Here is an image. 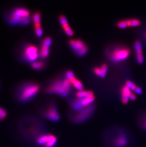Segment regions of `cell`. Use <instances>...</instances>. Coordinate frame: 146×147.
Listing matches in <instances>:
<instances>
[{
	"label": "cell",
	"mask_w": 146,
	"mask_h": 147,
	"mask_svg": "<svg viewBox=\"0 0 146 147\" xmlns=\"http://www.w3.org/2000/svg\"><path fill=\"white\" fill-rule=\"evenodd\" d=\"M18 133L27 144L34 145L39 136L47 132V126L42 119L34 115L21 119L17 126Z\"/></svg>",
	"instance_id": "cell-1"
},
{
	"label": "cell",
	"mask_w": 146,
	"mask_h": 147,
	"mask_svg": "<svg viewBox=\"0 0 146 147\" xmlns=\"http://www.w3.org/2000/svg\"><path fill=\"white\" fill-rule=\"evenodd\" d=\"M40 85L34 81H29L21 82L15 88L14 97L19 104H28L32 101L40 91Z\"/></svg>",
	"instance_id": "cell-2"
},
{
	"label": "cell",
	"mask_w": 146,
	"mask_h": 147,
	"mask_svg": "<svg viewBox=\"0 0 146 147\" xmlns=\"http://www.w3.org/2000/svg\"><path fill=\"white\" fill-rule=\"evenodd\" d=\"M6 23L11 26H25L32 21V16L29 10L22 6H17L10 9L4 14Z\"/></svg>",
	"instance_id": "cell-3"
},
{
	"label": "cell",
	"mask_w": 146,
	"mask_h": 147,
	"mask_svg": "<svg viewBox=\"0 0 146 147\" xmlns=\"http://www.w3.org/2000/svg\"><path fill=\"white\" fill-rule=\"evenodd\" d=\"M17 59L24 63H31L39 57V49L32 43L24 42L18 46L16 50Z\"/></svg>",
	"instance_id": "cell-4"
},
{
	"label": "cell",
	"mask_w": 146,
	"mask_h": 147,
	"mask_svg": "<svg viewBox=\"0 0 146 147\" xmlns=\"http://www.w3.org/2000/svg\"><path fill=\"white\" fill-rule=\"evenodd\" d=\"M72 84L68 79L57 80L51 82L45 89L47 94H55L61 97H66L70 92Z\"/></svg>",
	"instance_id": "cell-5"
},
{
	"label": "cell",
	"mask_w": 146,
	"mask_h": 147,
	"mask_svg": "<svg viewBox=\"0 0 146 147\" xmlns=\"http://www.w3.org/2000/svg\"><path fill=\"white\" fill-rule=\"evenodd\" d=\"M38 111L41 116L51 122H59L61 119L57 106L53 101H48L39 106Z\"/></svg>",
	"instance_id": "cell-6"
},
{
	"label": "cell",
	"mask_w": 146,
	"mask_h": 147,
	"mask_svg": "<svg viewBox=\"0 0 146 147\" xmlns=\"http://www.w3.org/2000/svg\"><path fill=\"white\" fill-rule=\"evenodd\" d=\"M95 111V107L93 104L85 107L80 111H74L69 113V119L76 124H81L85 122L92 116Z\"/></svg>",
	"instance_id": "cell-7"
},
{
	"label": "cell",
	"mask_w": 146,
	"mask_h": 147,
	"mask_svg": "<svg viewBox=\"0 0 146 147\" xmlns=\"http://www.w3.org/2000/svg\"><path fill=\"white\" fill-rule=\"evenodd\" d=\"M130 49L125 46H118L113 48L108 53L109 59L115 63H119L126 60L130 56Z\"/></svg>",
	"instance_id": "cell-8"
},
{
	"label": "cell",
	"mask_w": 146,
	"mask_h": 147,
	"mask_svg": "<svg viewBox=\"0 0 146 147\" xmlns=\"http://www.w3.org/2000/svg\"><path fill=\"white\" fill-rule=\"evenodd\" d=\"M58 139L53 134L48 132L39 136L34 143L35 147H56Z\"/></svg>",
	"instance_id": "cell-9"
},
{
	"label": "cell",
	"mask_w": 146,
	"mask_h": 147,
	"mask_svg": "<svg viewBox=\"0 0 146 147\" xmlns=\"http://www.w3.org/2000/svg\"><path fill=\"white\" fill-rule=\"evenodd\" d=\"M71 48L79 56H83L87 53L88 48L84 42L79 39H72L69 41Z\"/></svg>",
	"instance_id": "cell-10"
},
{
	"label": "cell",
	"mask_w": 146,
	"mask_h": 147,
	"mask_svg": "<svg viewBox=\"0 0 146 147\" xmlns=\"http://www.w3.org/2000/svg\"><path fill=\"white\" fill-rule=\"evenodd\" d=\"M52 43V39L50 37H47L43 39L39 48V57L41 59L47 58L50 53V47Z\"/></svg>",
	"instance_id": "cell-11"
},
{
	"label": "cell",
	"mask_w": 146,
	"mask_h": 147,
	"mask_svg": "<svg viewBox=\"0 0 146 147\" xmlns=\"http://www.w3.org/2000/svg\"><path fill=\"white\" fill-rule=\"evenodd\" d=\"M112 140L111 143L113 147H126L128 144V138L126 133H119Z\"/></svg>",
	"instance_id": "cell-12"
},
{
	"label": "cell",
	"mask_w": 146,
	"mask_h": 147,
	"mask_svg": "<svg viewBox=\"0 0 146 147\" xmlns=\"http://www.w3.org/2000/svg\"><path fill=\"white\" fill-rule=\"evenodd\" d=\"M59 21L65 33L68 36L73 35L74 32L69 25L66 17L65 16H60L59 17Z\"/></svg>",
	"instance_id": "cell-13"
},
{
	"label": "cell",
	"mask_w": 146,
	"mask_h": 147,
	"mask_svg": "<svg viewBox=\"0 0 146 147\" xmlns=\"http://www.w3.org/2000/svg\"><path fill=\"white\" fill-rule=\"evenodd\" d=\"M136 59L138 63L142 64L144 61V57L142 51V45L139 40H137L134 43Z\"/></svg>",
	"instance_id": "cell-14"
},
{
	"label": "cell",
	"mask_w": 146,
	"mask_h": 147,
	"mask_svg": "<svg viewBox=\"0 0 146 147\" xmlns=\"http://www.w3.org/2000/svg\"><path fill=\"white\" fill-rule=\"evenodd\" d=\"M131 93V90L127 86L125 85L123 87L121 90V100L123 103L126 104L128 103Z\"/></svg>",
	"instance_id": "cell-15"
},
{
	"label": "cell",
	"mask_w": 146,
	"mask_h": 147,
	"mask_svg": "<svg viewBox=\"0 0 146 147\" xmlns=\"http://www.w3.org/2000/svg\"><path fill=\"white\" fill-rule=\"evenodd\" d=\"M77 98L79 103L83 108L92 104V103L94 102V100H95L94 95L83 98Z\"/></svg>",
	"instance_id": "cell-16"
},
{
	"label": "cell",
	"mask_w": 146,
	"mask_h": 147,
	"mask_svg": "<svg viewBox=\"0 0 146 147\" xmlns=\"http://www.w3.org/2000/svg\"><path fill=\"white\" fill-rule=\"evenodd\" d=\"M30 66L35 71H40L46 68V63L42 60H36L30 64Z\"/></svg>",
	"instance_id": "cell-17"
},
{
	"label": "cell",
	"mask_w": 146,
	"mask_h": 147,
	"mask_svg": "<svg viewBox=\"0 0 146 147\" xmlns=\"http://www.w3.org/2000/svg\"><path fill=\"white\" fill-rule=\"evenodd\" d=\"M41 20H42V14L40 11H36L32 14V21L33 22L34 29L42 27Z\"/></svg>",
	"instance_id": "cell-18"
},
{
	"label": "cell",
	"mask_w": 146,
	"mask_h": 147,
	"mask_svg": "<svg viewBox=\"0 0 146 147\" xmlns=\"http://www.w3.org/2000/svg\"><path fill=\"white\" fill-rule=\"evenodd\" d=\"M69 81L70 82L72 85L74 86V87L76 88L78 91L83 90L84 86H83V84L79 80L77 79L75 77Z\"/></svg>",
	"instance_id": "cell-19"
},
{
	"label": "cell",
	"mask_w": 146,
	"mask_h": 147,
	"mask_svg": "<svg viewBox=\"0 0 146 147\" xmlns=\"http://www.w3.org/2000/svg\"><path fill=\"white\" fill-rule=\"evenodd\" d=\"M76 97L78 98H84L93 96V92L91 91H87V90H79L76 93Z\"/></svg>",
	"instance_id": "cell-20"
},
{
	"label": "cell",
	"mask_w": 146,
	"mask_h": 147,
	"mask_svg": "<svg viewBox=\"0 0 146 147\" xmlns=\"http://www.w3.org/2000/svg\"><path fill=\"white\" fill-rule=\"evenodd\" d=\"M128 26L130 27H136L139 26L141 24V22L139 20L136 19L127 20Z\"/></svg>",
	"instance_id": "cell-21"
},
{
	"label": "cell",
	"mask_w": 146,
	"mask_h": 147,
	"mask_svg": "<svg viewBox=\"0 0 146 147\" xmlns=\"http://www.w3.org/2000/svg\"><path fill=\"white\" fill-rule=\"evenodd\" d=\"M8 115V113L6 110L0 106V121H3L5 119Z\"/></svg>",
	"instance_id": "cell-22"
},
{
	"label": "cell",
	"mask_w": 146,
	"mask_h": 147,
	"mask_svg": "<svg viewBox=\"0 0 146 147\" xmlns=\"http://www.w3.org/2000/svg\"><path fill=\"white\" fill-rule=\"evenodd\" d=\"M100 67L101 71V77H104L105 76L108 70V66L106 63H103Z\"/></svg>",
	"instance_id": "cell-23"
},
{
	"label": "cell",
	"mask_w": 146,
	"mask_h": 147,
	"mask_svg": "<svg viewBox=\"0 0 146 147\" xmlns=\"http://www.w3.org/2000/svg\"><path fill=\"white\" fill-rule=\"evenodd\" d=\"M117 26L119 28L121 29H124V28H127L128 26L127 24V20H121L119 22L117 23Z\"/></svg>",
	"instance_id": "cell-24"
},
{
	"label": "cell",
	"mask_w": 146,
	"mask_h": 147,
	"mask_svg": "<svg viewBox=\"0 0 146 147\" xmlns=\"http://www.w3.org/2000/svg\"><path fill=\"white\" fill-rule=\"evenodd\" d=\"M126 86H127L131 90H135L137 86L134 83L130 81H127L126 82Z\"/></svg>",
	"instance_id": "cell-25"
},
{
	"label": "cell",
	"mask_w": 146,
	"mask_h": 147,
	"mask_svg": "<svg viewBox=\"0 0 146 147\" xmlns=\"http://www.w3.org/2000/svg\"><path fill=\"white\" fill-rule=\"evenodd\" d=\"M34 31L35 34L38 37H42V35L43 34V30H42V27H39V28H35Z\"/></svg>",
	"instance_id": "cell-26"
},
{
	"label": "cell",
	"mask_w": 146,
	"mask_h": 147,
	"mask_svg": "<svg viewBox=\"0 0 146 147\" xmlns=\"http://www.w3.org/2000/svg\"><path fill=\"white\" fill-rule=\"evenodd\" d=\"M139 125H141V127L143 129L146 130V116L144 117L143 118H141L139 121Z\"/></svg>",
	"instance_id": "cell-27"
},
{
	"label": "cell",
	"mask_w": 146,
	"mask_h": 147,
	"mask_svg": "<svg viewBox=\"0 0 146 147\" xmlns=\"http://www.w3.org/2000/svg\"><path fill=\"white\" fill-rule=\"evenodd\" d=\"M74 74L71 71H68L66 72V78L69 81L74 77Z\"/></svg>",
	"instance_id": "cell-28"
},
{
	"label": "cell",
	"mask_w": 146,
	"mask_h": 147,
	"mask_svg": "<svg viewBox=\"0 0 146 147\" xmlns=\"http://www.w3.org/2000/svg\"><path fill=\"white\" fill-rule=\"evenodd\" d=\"M94 74L97 76L101 77V71L100 67H97L94 68Z\"/></svg>",
	"instance_id": "cell-29"
},
{
	"label": "cell",
	"mask_w": 146,
	"mask_h": 147,
	"mask_svg": "<svg viewBox=\"0 0 146 147\" xmlns=\"http://www.w3.org/2000/svg\"><path fill=\"white\" fill-rule=\"evenodd\" d=\"M135 92H136L137 94H141V92H142V90H141V89L139 87H137L135 89Z\"/></svg>",
	"instance_id": "cell-30"
},
{
	"label": "cell",
	"mask_w": 146,
	"mask_h": 147,
	"mask_svg": "<svg viewBox=\"0 0 146 147\" xmlns=\"http://www.w3.org/2000/svg\"><path fill=\"white\" fill-rule=\"evenodd\" d=\"M130 99L132 100H136V95L134 94V93H131V94L130 95Z\"/></svg>",
	"instance_id": "cell-31"
},
{
	"label": "cell",
	"mask_w": 146,
	"mask_h": 147,
	"mask_svg": "<svg viewBox=\"0 0 146 147\" xmlns=\"http://www.w3.org/2000/svg\"><path fill=\"white\" fill-rule=\"evenodd\" d=\"M145 38H146V33H145Z\"/></svg>",
	"instance_id": "cell-32"
},
{
	"label": "cell",
	"mask_w": 146,
	"mask_h": 147,
	"mask_svg": "<svg viewBox=\"0 0 146 147\" xmlns=\"http://www.w3.org/2000/svg\"><path fill=\"white\" fill-rule=\"evenodd\" d=\"M0 89H1V83H0Z\"/></svg>",
	"instance_id": "cell-33"
}]
</instances>
